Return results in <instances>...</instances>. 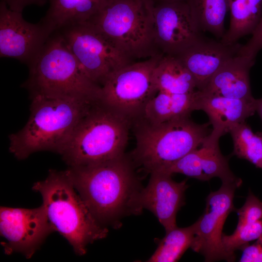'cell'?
I'll use <instances>...</instances> for the list:
<instances>
[{
	"mask_svg": "<svg viewBox=\"0 0 262 262\" xmlns=\"http://www.w3.org/2000/svg\"><path fill=\"white\" fill-rule=\"evenodd\" d=\"M240 262H262V240H257L252 245L243 247Z\"/></svg>",
	"mask_w": 262,
	"mask_h": 262,
	"instance_id": "f1b7e54d",
	"label": "cell"
},
{
	"mask_svg": "<svg viewBox=\"0 0 262 262\" xmlns=\"http://www.w3.org/2000/svg\"><path fill=\"white\" fill-rule=\"evenodd\" d=\"M132 121L99 100L80 120L60 155L69 167L96 164L125 154Z\"/></svg>",
	"mask_w": 262,
	"mask_h": 262,
	"instance_id": "277c9868",
	"label": "cell"
},
{
	"mask_svg": "<svg viewBox=\"0 0 262 262\" xmlns=\"http://www.w3.org/2000/svg\"><path fill=\"white\" fill-rule=\"evenodd\" d=\"M256 112L258 113L262 121V98L256 99Z\"/></svg>",
	"mask_w": 262,
	"mask_h": 262,
	"instance_id": "4dcf8cb0",
	"label": "cell"
},
{
	"mask_svg": "<svg viewBox=\"0 0 262 262\" xmlns=\"http://www.w3.org/2000/svg\"><path fill=\"white\" fill-rule=\"evenodd\" d=\"M229 27L221 41L232 44L252 33L262 15V0H229Z\"/></svg>",
	"mask_w": 262,
	"mask_h": 262,
	"instance_id": "7402d4cb",
	"label": "cell"
},
{
	"mask_svg": "<svg viewBox=\"0 0 262 262\" xmlns=\"http://www.w3.org/2000/svg\"><path fill=\"white\" fill-rule=\"evenodd\" d=\"M255 62V61L246 56H235L217 71L201 91L232 98H253L249 71Z\"/></svg>",
	"mask_w": 262,
	"mask_h": 262,
	"instance_id": "ac0fdd59",
	"label": "cell"
},
{
	"mask_svg": "<svg viewBox=\"0 0 262 262\" xmlns=\"http://www.w3.org/2000/svg\"><path fill=\"white\" fill-rule=\"evenodd\" d=\"M241 46L237 42L228 44L203 37L176 56L193 75L197 89L202 91L217 71L238 55Z\"/></svg>",
	"mask_w": 262,
	"mask_h": 262,
	"instance_id": "2e32d148",
	"label": "cell"
},
{
	"mask_svg": "<svg viewBox=\"0 0 262 262\" xmlns=\"http://www.w3.org/2000/svg\"><path fill=\"white\" fill-rule=\"evenodd\" d=\"M54 231L43 204L34 209L0 207L1 245L7 255L20 253L29 259Z\"/></svg>",
	"mask_w": 262,
	"mask_h": 262,
	"instance_id": "8fae6325",
	"label": "cell"
},
{
	"mask_svg": "<svg viewBox=\"0 0 262 262\" xmlns=\"http://www.w3.org/2000/svg\"><path fill=\"white\" fill-rule=\"evenodd\" d=\"M130 155L125 153L96 164L69 167L74 187L97 220L104 226L118 228L121 219L138 215L143 187Z\"/></svg>",
	"mask_w": 262,
	"mask_h": 262,
	"instance_id": "6da1fadb",
	"label": "cell"
},
{
	"mask_svg": "<svg viewBox=\"0 0 262 262\" xmlns=\"http://www.w3.org/2000/svg\"><path fill=\"white\" fill-rule=\"evenodd\" d=\"M195 236L194 226L176 228L166 232L147 262H175L191 248Z\"/></svg>",
	"mask_w": 262,
	"mask_h": 262,
	"instance_id": "cb8c5ba5",
	"label": "cell"
},
{
	"mask_svg": "<svg viewBox=\"0 0 262 262\" xmlns=\"http://www.w3.org/2000/svg\"><path fill=\"white\" fill-rule=\"evenodd\" d=\"M229 132L233 141L232 154L262 169V139L259 132L254 133L246 122L233 127Z\"/></svg>",
	"mask_w": 262,
	"mask_h": 262,
	"instance_id": "d4e9b609",
	"label": "cell"
},
{
	"mask_svg": "<svg viewBox=\"0 0 262 262\" xmlns=\"http://www.w3.org/2000/svg\"><path fill=\"white\" fill-rule=\"evenodd\" d=\"M155 4L162 3V2H176L179 1H183L185 0H152Z\"/></svg>",
	"mask_w": 262,
	"mask_h": 262,
	"instance_id": "1f68e13d",
	"label": "cell"
},
{
	"mask_svg": "<svg viewBox=\"0 0 262 262\" xmlns=\"http://www.w3.org/2000/svg\"><path fill=\"white\" fill-rule=\"evenodd\" d=\"M52 32L43 23L25 21L22 12L0 3V57L15 58L29 64L40 50Z\"/></svg>",
	"mask_w": 262,
	"mask_h": 262,
	"instance_id": "4fadbf2b",
	"label": "cell"
},
{
	"mask_svg": "<svg viewBox=\"0 0 262 262\" xmlns=\"http://www.w3.org/2000/svg\"><path fill=\"white\" fill-rule=\"evenodd\" d=\"M256 99H236L206 94L198 90L196 110L208 115L213 130L209 135L219 140L235 125L245 122L256 112Z\"/></svg>",
	"mask_w": 262,
	"mask_h": 262,
	"instance_id": "e0dca14e",
	"label": "cell"
},
{
	"mask_svg": "<svg viewBox=\"0 0 262 262\" xmlns=\"http://www.w3.org/2000/svg\"><path fill=\"white\" fill-rule=\"evenodd\" d=\"M202 37L186 0L155 4L154 41L164 55L177 56Z\"/></svg>",
	"mask_w": 262,
	"mask_h": 262,
	"instance_id": "7c38bea8",
	"label": "cell"
},
{
	"mask_svg": "<svg viewBox=\"0 0 262 262\" xmlns=\"http://www.w3.org/2000/svg\"><path fill=\"white\" fill-rule=\"evenodd\" d=\"M29 64L23 84L36 95L100 100L101 87L86 75L62 35L48 39Z\"/></svg>",
	"mask_w": 262,
	"mask_h": 262,
	"instance_id": "5b68a950",
	"label": "cell"
},
{
	"mask_svg": "<svg viewBox=\"0 0 262 262\" xmlns=\"http://www.w3.org/2000/svg\"><path fill=\"white\" fill-rule=\"evenodd\" d=\"M107 0H49L42 22L52 32L87 21Z\"/></svg>",
	"mask_w": 262,
	"mask_h": 262,
	"instance_id": "ffe728a7",
	"label": "cell"
},
{
	"mask_svg": "<svg viewBox=\"0 0 262 262\" xmlns=\"http://www.w3.org/2000/svg\"><path fill=\"white\" fill-rule=\"evenodd\" d=\"M251 34L249 40L245 45H242L238 55L246 56L255 61L258 53L262 49V15Z\"/></svg>",
	"mask_w": 262,
	"mask_h": 262,
	"instance_id": "83f0119b",
	"label": "cell"
},
{
	"mask_svg": "<svg viewBox=\"0 0 262 262\" xmlns=\"http://www.w3.org/2000/svg\"><path fill=\"white\" fill-rule=\"evenodd\" d=\"M11 10L22 12L24 8L28 5L35 4L43 5L46 0H1Z\"/></svg>",
	"mask_w": 262,
	"mask_h": 262,
	"instance_id": "f546056e",
	"label": "cell"
},
{
	"mask_svg": "<svg viewBox=\"0 0 262 262\" xmlns=\"http://www.w3.org/2000/svg\"><path fill=\"white\" fill-rule=\"evenodd\" d=\"M65 29L62 35L68 48L88 78L100 87L113 72L132 63L87 22Z\"/></svg>",
	"mask_w": 262,
	"mask_h": 262,
	"instance_id": "9c48e42d",
	"label": "cell"
},
{
	"mask_svg": "<svg viewBox=\"0 0 262 262\" xmlns=\"http://www.w3.org/2000/svg\"><path fill=\"white\" fill-rule=\"evenodd\" d=\"M218 143L219 139L209 135L200 147L176 162L155 171L171 175L181 174L203 181L218 177L222 182H242L230 170L229 159L221 153Z\"/></svg>",
	"mask_w": 262,
	"mask_h": 262,
	"instance_id": "9a60e30c",
	"label": "cell"
},
{
	"mask_svg": "<svg viewBox=\"0 0 262 262\" xmlns=\"http://www.w3.org/2000/svg\"><path fill=\"white\" fill-rule=\"evenodd\" d=\"M198 96V90L185 94L159 92L147 103L140 118L158 124L190 116L196 110Z\"/></svg>",
	"mask_w": 262,
	"mask_h": 262,
	"instance_id": "d6986e66",
	"label": "cell"
},
{
	"mask_svg": "<svg viewBox=\"0 0 262 262\" xmlns=\"http://www.w3.org/2000/svg\"><path fill=\"white\" fill-rule=\"evenodd\" d=\"M235 211L239 217L238 226L262 221V202L250 191L243 206Z\"/></svg>",
	"mask_w": 262,
	"mask_h": 262,
	"instance_id": "4316f807",
	"label": "cell"
},
{
	"mask_svg": "<svg viewBox=\"0 0 262 262\" xmlns=\"http://www.w3.org/2000/svg\"><path fill=\"white\" fill-rule=\"evenodd\" d=\"M262 240V221L238 226L231 235L223 233L222 242L226 251L236 258L235 251L254 240Z\"/></svg>",
	"mask_w": 262,
	"mask_h": 262,
	"instance_id": "484cf974",
	"label": "cell"
},
{
	"mask_svg": "<svg viewBox=\"0 0 262 262\" xmlns=\"http://www.w3.org/2000/svg\"><path fill=\"white\" fill-rule=\"evenodd\" d=\"M152 0H107L87 21L131 59L156 52Z\"/></svg>",
	"mask_w": 262,
	"mask_h": 262,
	"instance_id": "52a82bcc",
	"label": "cell"
},
{
	"mask_svg": "<svg viewBox=\"0 0 262 262\" xmlns=\"http://www.w3.org/2000/svg\"><path fill=\"white\" fill-rule=\"evenodd\" d=\"M261 137H262V132H259Z\"/></svg>",
	"mask_w": 262,
	"mask_h": 262,
	"instance_id": "d6a6232c",
	"label": "cell"
},
{
	"mask_svg": "<svg viewBox=\"0 0 262 262\" xmlns=\"http://www.w3.org/2000/svg\"><path fill=\"white\" fill-rule=\"evenodd\" d=\"M154 82L158 92L185 94L197 89L193 75L176 56H163L155 68Z\"/></svg>",
	"mask_w": 262,
	"mask_h": 262,
	"instance_id": "44dd1931",
	"label": "cell"
},
{
	"mask_svg": "<svg viewBox=\"0 0 262 262\" xmlns=\"http://www.w3.org/2000/svg\"><path fill=\"white\" fill-rule=\"evenodd\" d=\"M242 183L222 182L218 190L211 192L206 198L204 213L193 224L195 236L191 248L200 253L205 262H233L235 260L223 246L222 230L227 217L235 210L233 204L235 192Z\"/></svg>",
	"mask_w": 262,
	"mask_h": 262,
	"instance_id": "30bf717a",
	"label": "cell"
},
{
	"mask_svg": "<svg viewBox=\"0 0 262 262\" xmlns=\"http://www.w3.org/2000/svg\"><path fill=\"white\" fill-rule=\"evenodd\" d=\"M132 123L136 146L130 156L136 166L149 173L197 148L211 133L209 122L198 124L190 116L158 124L140 118Z\"/></svg>",
	"mask_w": 262,
	"mask_h": 262,
	"instance_id": "8992f818",
	"label": "cell"
},
{
	"mask_svg": "<svg viewBox=\"0 0 262 262\" xmlns=\"http://www.w3.org/2000/svg\"><path fill=\"white\" fill-rule=\"evenodd\" d=\"M150 174L147 186L139 195V205L154 214L167 232L177 227L176 216L185 203L187 180L176 182L171 175L158 171Z\"/></svg>",
	"mask_w": 262,
	"mask_h": 262,
	"instance_id": "5bb4252c",
	"label": "cell"
},
{
	"mask_svg": "<svg viewBox=\"0 0 262 262\" xmlns=\"http://www.w3.org/2000/svg\"><path fill=\"white\" fill-rule=\"evenodd\" d=\"M193 19L201 32L217 38L224 35V22L229 10V0H186Z\"/></svg>",
	"mask_w": 262,
	"mask_h": 262,
	"instance_id": "603a6c76",
	"label": "cell"
},
{
	"mask_svg": "<svg viewBox=\"0 0 262 262\" xmlns=\"http://www.w3.org/2000/svg\"><path fill=\"white\" fill-rule=\"evenodd\" d=\"M31 98L28 121L22 129L9 136V151L18 160L41 151L60 154L80 120L96 101L41 95Z\"/></svg>",
	"mask_w": 262,
	"mask_h": 262,
	"instance_id": "7a4b0ae2",
	"label": "cell"
},
{
	"mask_svg": "<svg viewBox=\"0 0 262 262\" xmlns=\"http://www.w3.org/2000/svg\"><path fill=\"white\" fill-rule=\"evenodd\" d=\"M33 190L39 193L50 223L82 256L87 246L107 237L108 228L92 214L74 187L67 169L49 170L45 180L35 182Z\"/></svg>",
	"mask_w": 262,
	"mask_h": 262,
	"instance_id": "3957f363",
	"label": "cell"
},
{
	"mask_svg": "<svg viewBox=\"0 0 262 262\" xmlns=\"http://www.w3.org/2000/svg\"><path fill=\"white\" fill-rule=\"evenodd\" d=\"M164 55L158 53L113 72L101 86L99 100L132 122L140 118L147 103L158 93L154 73Z\"/></svg>",
	"mask_w": 262,
	"mask_h": 262,
	"instance_id": "ba28073f",
	"label": "cell"
}]
</instances>
